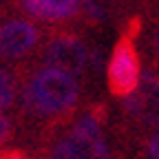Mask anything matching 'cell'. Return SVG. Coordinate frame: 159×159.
<instances>
[{"instance_id": "obj_1", "label": "cell", "mask_w": 159, "mask_h": 159, "mask_svg": "<svg viewBox=\"0 0 159 159\" xmlns=\"http://www.w3.org/2000/svg\"><path fill=\"white\" fill-rule=\"evenodd\" d=\"M77 95L80 89L75 75L55 66H47L31 77L27 89V104L40 115L53 117L69 113L77 104Z\"/></svg>"}, {"instance_id": "obj_2", "label": "cell", "mask_w": 159, "mask_h": 159, "mask_svg": "<svg viewBox=\"0 0 159 159\" xmlns=\"http://www.w3.org/2000/svg\"><path fill=\"white\" fill-rule=\"evenodd\" d=\"M53 157H66V159H80V157H106L108 148L102 137V128L95 117H82L71 128V133L51 150Z\"/></svg>"}, {"instance_id": "obj_3", "label": "cell", "mask_w": 159, "mask_h": 159, "mask_svg": "<svg viewBox=\"0 0 159 159\" xmlns=\"http://www.w3.org/2000/svg\"><path fill=\"white\" fill-rule=\"evenodd\" d=\"M142 80V64L133 40L124 35L113 49L108 62V91L117 97H126L133 93Z\"/></svg>"}, {"instance_id": "obj_4", "label": "cell", "mask_w": 159, "mask_h": 159, "mask_svg": "<svg viewBox=\"0 0 159 159\" xmlns=\"http://www.w3.org/2000/svg\"><path fill=\"white\" fill-rule=\"evenodd\" d=\"M44 60L49 66H55V69H62L71 75H80L84 69H86V62H89V51L84 47V42L80 38H73V35H57L53 38L49 47H47V53H44Z\"/></svg>"}, {"instance_id": "obj_5", "label": "cell", "mask_w": 159, "mask_h": 159, "mask_svg": "<svg viewBox=\"0 0 159 159\" xmlns=\"http://www.w3.org/2000/svg\"><path fill=\"white\" fill-rule=\"evenodd\" d=\"M38 44V29L27 20H9L0 27V57L16 60Z\"/></svg>"}, {"instance_id": "obj_6", "label": "cell", "mask_w": 159, "mask_h": 159, "mask_svg": "<svg viewBox=\"0 0 159 159\" xmlns=\"http://www.w3.org/2000/svg\"><path fill=\"white\" fill-rule=\"evenodd\" d=\"M133 93L126 95V108L133 115H139L150 124H159V80L152 75H142Z\"/></svg>"}, {"instance_id": "obj_7", "label": "cell", "mask_w": 159, "mask_h": 159, "mask_svg": "<svg viewBox=\"0 0 159 159\" xmlns=\"http://www.w3.org/2000/svg\"><path fill=\"white\" fill-rule=\"evenodd\" d=\"M22 7L40 20H62L77 13L80 0H22Z\"/></svg>"}, {"instance_id": "obj_8", "label": "cell", "mask_w": 159, "mask_h": 159, "mask_svg": "<svg viewBox=\"0 0 159 159\" xmlns=\"http://www.w3.org/2000/svg\"><path fill=\"white\" fill-rule=\"evenodd\" d=\"M13 95H16V91H13V80H11V75H9L7 71L0 69V113L11 106Z\"/></svg>"}, {"instance_id": "obj_9", "label": "cell", "mask_w": 159, "mask_h": 159, "mask_svg": "<svg viewBox=\"0 0 159 159\" xmlns=\"http://www.w3.org/2000/svg\"><path fill=\"white\" fill-rule=\"evenodd\" d=\"M9 137H11V122L5 115H0V148L9 142Z\"/></svg>"}, {"instance_id": "obj_10", "label": "cell", "mask_w": 159, "mask_h": 159, "mask_svg": "<svg viewBox=\"0 0 159 159\" xmlns=\"http://www.w3.org/2000/svg\"><path fill=\"white\" fill-rule=\"evenodd\" d=\"M148 155L150 157H159V130L155 133V137L150 139V144H148Z\"/></svg>"}, {"instance_id": "obj_11", "label": "cell", "mask_w": 159, "mask_h": 159, "mask_svg": "<svg viewBox=\"0 0 159 159\" xmlns=\"http://www.w3.org/2000/svg\"><path fill=\"white\" fill-rule=\"evenodd\" d=\"M155 49H157V53H159V29H157V35H155Z\"/></svg>"}]
</instances>
